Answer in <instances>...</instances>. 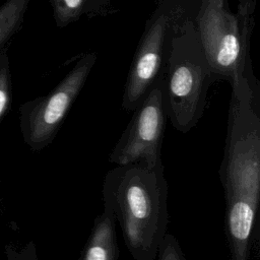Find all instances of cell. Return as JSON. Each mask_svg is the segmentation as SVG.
Returning <instances> with one entry per match:
<instances>
[{
  "mask_svg": "<svg viewBox=\"0 0 260 260\" xmlns=\"http://www.w3.org/2000/svg\"><path fill=\"white\" fill-rule=\"evenodd\" d=\"M104 211L122 231L134 260H155L168 233V183L164 164L148 169L139 164L115 166L103 183Z\"/></svg>",
  "mask_w": 260,
  "mask_h": 260,
  "instance_id": "2",
  "label": "cell"
},
{
  "mask_svg": "<svg viewBox=\"0 0 260 260\" xmlns=\"http://www.w3.org/2000/svg\"><path fill=\"white\" fill-rule=\"evenodd\" d=\"M155 260H186L176 237L167 233L162 238L156 253Z\"/></svg>",
  "mask_w": 260,
  "mask_h": 260,
  "instance_id": "12",
  "label": "cell"
},
{
  "mask_svg": "<svg viewBox=\"0 0 260 260\" xmlns=\"http://www.w3.org/2000/svg\"><path fill=\"white\" fill-rule=\"evenodd\" d=\"M58 27H65L82 17H106L118 12L113 0H49Z\"/></svg>",
  "mask_w": 260,
  "mask_h": 260,
  "instance_id": "9",
  "label": "cell"
},
{
  "mask_svg": "<svg viewBox=\"0 0 260 260\" xmlns=\"http://www.w3.org/2000/svg\"><path fill=\"white\" fill-rule=\"evenodd\" d=\"M156 8L146 20L126 78L122 108L133 112L164 73L172 38L177 27L195 14L183 0H155Z\"/></svg>",
  "mask_w": 260,
  "mask_h": 260,
  "instance_id": "5",
  "label": "cell"
},
{
  "mask_svg": "<svg viewBox=\"0 0 260 260\" xmlns=\"http://www.w3.org/2000/svg\"><path fill=\"white\" fill-rule=\"evenodd\" d=\"M118 257L116 220L104 211L95 217L78 260H118Z\"/></svg>",
  "mask_w": 260,
  "mask_h": 260,
  "instance_id": "8",
  "label": "cell"
},
{
  "mask_svg": "<svg viewBox=\"0 0 260 260\" xmlns=\"http://www.w3.org/2000/svg\"><path fill=\"white\" fill-rule=\"evenodd\" d=\"M257 0H239L237 11L202 3L193 20L208 61L212 81H229L254 72L250 56Z\"/></svg>",
  "mask_w": 260,
  "mask_h": 260,
  "instance_id": "4",
  "label": "cell"
},
{
  "mask_svg": "<svg viewBox=\"0 0 260 260\" xmlns=\"http://www.w3.org/2000/svg\"><path fill=\"white\" fill-rule=\"evenodd\" d=\"M184 1L195 14L202 3H215L223 7H229V0H184Z\"/></svg>",
  "mask_w": 260,
  "mask_h": 260,
  "instance_id": "13",
  "label": "cell"
},
{
  "mask_svg": "<svg viewBox=\"0 0 260 260\" xmlns=\"http://www.w3.org/2000/svg\"><path fill=\"white\" fill-rule=\"evenodd\" d=\"M96 59L95 53L81 54L52 91L24 106V138L34 150L43 149L56 137L68 111L83 88Z\"/></svg>",
  "mask_w": 260,
  "mask_h": 260,
  "instance_id": "7",
  "label": "cell"
},
{
  "mask_svg": "<svg viewBox=\"0 0 260 260\" xmlns=\"http://www.w3.org/2000/svg\"><path fill=\"white\" fill-rule=\"evenodd\" d=\"M231 85L219 179L231 260H249L260 201V82L253 74L240 76Z\"/></svg>",
  "mask_w": 260,
  "mask_h": 260,
  "instance_id": "1",
  "label": "cell"
},
{
  "mask_svg": "<svg viewBox=\"0 0 260 260\" xmlns=\"http://www.w3.org/2000/svg\"><path fill=\"white\" fill-rule=\"evenodd\" d=\"M20 260H37L36 249H35L34 243H29V245L26 247L24 253L22 254V257Z\"/></svg>",
  "mask_w": 260,
  "mask_h": 260,
  "instance_id": "14",
  "label": "cell"
},
{
  "mask_svg": "<svg viewBox=\"0 0 260 260\" xmlns=\"http://www.w3.org/2000/svg\"><path fill=\"white\" fill-rule=\"evenodd\" d=\"M30 0H6L0 6V52L21 27Z\"/></svg>",
  "mask_w": 260,
  "mask_h": 260,
  "instance_id": "10",
  "label": "cell"
},
{
  "mask_svg": "<svg viewBox=\"0 0 260 260\" xmlns=\"http://www.w3.org/2000/svg\"><path fill=\"white\" fill-rule=\"evenodd\" d=\"M211 70L192 18H186L176 29L164 71V102L173 127L187 133L201 119Z\"/></svg>",
  "mask_w": 260,
  "mask_h": 260,
  "instance_id": "3",
  "label": "cell"
},
{
  "mask_svg": "<svg viewBox=\"0 0 260 260\" xmlns=\"http://www.w3.org/2000/svg\"><path fill=\"white\" fill-rule=\"evenodd\" d=\"M11 76L6 53L0 52V120L6 113L10 104Z\"/></svg>",
  "mask_w": 260,
  "mask_h": 260,
  "instance_id": "11",
  "label": "cell"
},
{
  "mask_svg": "<svg viewBox=\"0 0 260 260\" xmlns=\"http://www.w3.org/2000/svg\"><path fill=\"white\" fill-rule=\"evenodd\" d=\"M167 119L162 73L134 109L130 122L109 154V161L115 166L139 164L148 169L162 164Z\"/></svg>",
  "mask_w": 260,
  "mask_h": 260,
  "instance_id": "6",
  "label": "cell"
}]
</instances>
